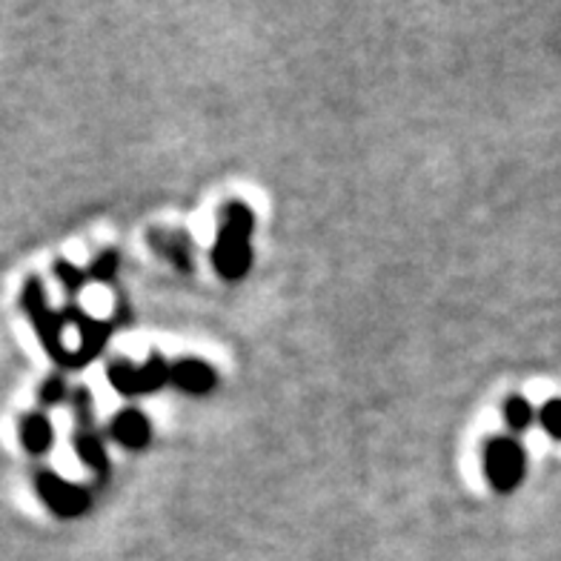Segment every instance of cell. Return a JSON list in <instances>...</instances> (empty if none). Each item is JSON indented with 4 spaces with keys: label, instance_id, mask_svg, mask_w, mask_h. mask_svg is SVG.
I'll use <instances>...</instances> for the list:
<instances>
[{
    "label": "cell",
    "instance_id": "obj_1",
    "mask_svg": "<svg viewBox=\"0 0 561 561\" xmlns=\"http://www.w3.org/2000/svg\"><path fill=\"white\" fill-rule=\"evenodd\" d=\"M255 215L244 201H229L221 210V229L212 247V266L224 280H244L252 266Z\"/></svg>",
    "mask_w": 561,
    "mask_h": 561
},
{
    "label": "cell",
    "instance_id": "obj_2",
    "mask_svg": "<svg viewBox=\"0 0 561 561\" xmlns=\"http://www.w3.org/2000/svg\"><path fill=\"white\" fill-rule=\"evenodd\" d=\"M21 304H24L26 319H29V324L38 333L40 344H43V350L49 352V359L58 361L63 370H72V352L63 347V327H66V321H63V312H55L49 307L43 284L38 278L26 280Z\"/></svg>",
    "mask_w": 561,
    "mask_h": 561
},
{
    "label": "cell",
    "instance_id": "obj_3",
    "mask_svg": "<svg viewBox=\"0 0 561 561\" xmlns=\"http://www.w3.org/2000/svg\"><path fill=\"white\" fill-rule=\"evenodd\" d=\"M484 476L496 493H513L524 478V450L515 438H493L484 445Z\"/></svg>",
    "mask_w": 561,
    "mask_h": 561
},
{
    "label": "cell",
    "instance_id": "obj_4",
    "mask_svg": "<svg viewBox=\"0 0 561 561\" xmlns=\"http://www.w3.org/2000/svg\"><path fill=\"white\" fill-rule=\"evenodd\" d=\"M75 413H78L80 427L75 429V436H72V447L78 452V459L84 461L86 467L92 470L95 478L98 482H107L110 476V456H107V447H103L101 436L92 429V398L84 387L75 390Z\"/></svg>",
    "mask_w": 561,
    "mask_h": 561
},
{
    "label": "cell",
    "instance_id": "obj_5",
    "mask_svg": "<svg viewBox=\"0 0 561 561\" xmlns=\"http://www.w3.org/2000/svg\"><path fill=\"white\" fill-rule=\"evenodd\" d=\"M38 496L43 499V504L58 515V519H80V515L92 507V496L80 484H72L66 478H61L58 473H38Z\"/></svg>",
    "mask_w": 561,
    "mask_h": 561
},
{
    "label": "cell",
    "instance_id": "obj_6",
    "mask_svg": "<svg viewBox=\"0 0 561 561\" xmlns=\"http://www.w3.org/2000/svg\"><path fill=\"white\" fill-rule=\"evenodd\" d=\"M63 321L78 329L80 336V347L72 352V370H84L89 361H95L103 350H107L115 324H112V321L92 319V315L86 310H80L78 304H70L63 310Z\"/></svg>",
    "mask_w": 561,
    "mask_h": 561
},
{
    "label": "cell",
    "instance_id": "obj_7",
    "mask_svg": "<svg viewBox=\"0 0 561 561\" xmlns=\"http://www.w3.org/2000/svg\"><path fill=\"white\" fill-rule=\"evenodd\" d=\"M149 247L158 252V255L170 261L175 270L180 273H192V266H196V244L189 238L187 233H180V229H152L149 233Z\"/></svg>",
    "mask_w": 561,
    "mask_h": 561
},
{
    "label": "cell",
    "instance_id": "obj_8",
    "mask_svg": "<svg viewBox=\"0 0 561 561\" xmlns=\"http://www.w3.org/2000/svg\"><path fill=\"white\" fill-rule=\"evenodd\" d=\"M170 384L187 396H210L219 384V373L201 359H180L170 366Z\"/></svg>",
    "mask_w": 561,
    "mask_h": 561
},
{
    "label": "cell",
    "instance_id": "obj_9",
    "mask_svg": "<svg viewBox=\"0 0 561 561\" xmlns=\"http://www.w3.org/2000/svg\"><path fill=\"white\" fill-rule=\"evenodd\" d=\"M110 433L124 450L140 452L152 445V421L140 413V410H135V407H126V410H121V413L112 419Z\"/></svg>",
    "mask_w": 561,
    "mask_h": 561
},
{
    "label": "cell",
    "instance_id": "obj_10",
    "mask_svg": "<svg viewBox=\"0 0 561 561\" xmlns=\"http://www.w3.org/2000/svg\"><path fill=\"white\" fill-rule=\"evenodd\" d=\"M17 433H21L24 450L32 452V456H43V452H49V447L55 445V427L43 413H26L21 419Z\"/></svg>",
    "mask_w": 561,
    "mask_h": 561
},
{
    "label": "cell",
    "instance_id": "obj_11",
    "mask_svg": "<svg viewBox=\"0 0 561 561\" xmlns=\"http://www.w3.org/2000/svg\"><path fill=\"white\" fill-rule=\"evenodd\" d=\"M107 378L115 387L121 396H144L140 392V366L133 364L129 359H115L110 366H107Z\"/></svg>",
    "mask_w": 561,
    "mask_h": 561
},
{
    "label": "cell",
    "instance_id": "obj_12",
    "mask_svg": "<svg viewBox=\"0 0 561 561\" xmlns=\"http://www.w3.org/2000/svg\"><path fill=\"white\" fill-rule=\"evenodd\" d=\"M170 366L166 364L158 352H152L144 364H140V392L144 396H152V392H158L161 387H166L170 384Z\"/></svg>",
    "mask_w": 561,
    "mask_h": 561
},
{
    "label": "cell",
    "instance_id": "obj_13",
    "mask_svg": "<svg viewBox=\"0 0 561 561\" xmlns=\"http://www.w3.org/2000/svg\"><path fill=\"white\" fill-rule=\"evenodd\" d=\"M533 407L527 398L522 396H513L507 398L504 401V424L510 429H515V433H522V429H527L533 424Z\"/></svg>",
    "mask_w": 561,
    "mask_h": 561
},
{
    "label": "cell",
    "instance_id": "obj_14",
    "mask_svg": "<svg viewBox=\"0 0 561 561\" xmlns=\"http://www.w3.org/2000/svg\"><path fill=\"white\" fill-rule=\"evenodd\" d=\"M117 270H121V255H117L115 250H107L95 258L92 264H89L86 278L98 280V284H110V280L117 275Z\"/></svg>",
    "mask_w": 561,
    "mask_h": 561
},
{
    "label": "cell",
    "instance_id": "obj_15",
    "mask_svg": "<svg viewBox=\"0 0 561 561\" xmlns=\"http://www.w3.org/2000/svg\"><path fill=\"white\" fill-rule=\"evenodd\" d=\"M55 275L58 280L63 284V289H66V296L75 298L80 292V289L86 287V270H80V266L70 264V261H63V258H58L55 261Z\"/></svg>",
    "mask_w": 561,
    "mask_h": 561
},
{
    "label": "cell",
    "instance_id": "obj_16",
    "mask_svg": "<svg viewBox=\"0 0 561 561\" xmlns=\"http://www.w3.org/2000/svg\"><path fill=\"white\" fill-rule=\"evenodd\" d=\"M538 419H541V427H545L550 436L559 438L561 441V398H556V401H547V404L541 407Z\"/></svg>",
    "mask_w": 561,
    "mask_h": 561
},
{
    "label": "cell",
    "instance_id": "obj_17",
    "mask_svg": "<svg viewBox=\"0 0 561 561\" xmlns=\"http://www.w3.org/2000/svg\"><path fill=\"white\" fill-rule=\"evenodd\" d=\"M63 396H66V384H63L61 375H52V378H47V382L40 384V404L43 407L61 404Z\"/></svg>",
    "mask_w": 561,
    "mask_h": 561
}]
</instances>
